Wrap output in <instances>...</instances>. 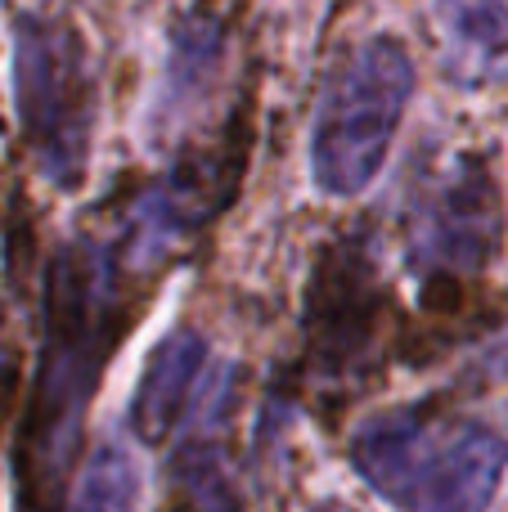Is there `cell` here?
<instances>
[{
  "mask_svg": "<svg viewBox=\"0 0 508 512\" xmlns=\"http://www.w3.org/2000/svg\"><path fill=\"white\" fill-rule=\"evenodd\" d=\"M131 252L72 239L45 265L41 351L14 436V512H68L90 405L113 355L149 310Z\"/></svg>",
  "mask_w": 508,
  "mask_h": 512,
  "instance_id": "1",
  "label": "cell"
},
{
  "mask_svg": "<svg viewBox=\"0 0 508 512\" xmlns=\"http://www.w3.org/2000/svg\"><path fill=\"white\" fill-rule=\"evenodd\" d=\"M351 468L396 512H486L508 472V436L455 409L401 405L356 427Z\"/></svg>",
  "mask_w": 508,
  "mask_h": 512,
  "instance_id": "2",
  "label": "cell"
},
{
  "mask_svg": "<svg viewBox=\"0 0 508 512\" xmlns=\"http://www.w3.org/2000/svg\"><path fill=\"white\" fill-rule=\"evenodd\" d=\"M504 252V189L482 153L428 171L405 207V265L428 315H464Z\"/></svg>",
  "mask_w": 508,
  "mask_h": 512,
  "instance_id": "3",
  "label": "cell"
},
{
  "mask_svg": "<svg viewBox=\"0 0 508 512\" xmlns=\"http://www.w3.org/2000/svg\"><path fill=\"white\" fill-rule=\"evenodd\" d=\"M414 95V59L396 36H369L333 68L311 131V176L329 198H356L378 180Z\"/></svg>",
  "mask_w": 508,
  "mask_h": 512,
  "instance_id": "4",
  "label": "cell"
},
{
  "mask_svg": "<svg viewBox=\"0 0 508 512\" xmlns=\"http://www.w3.org/2000/svg\"><path fill=\"white\" fill-rule=\"evenodd\" d=\"M14 104L41 176L63 194H77L95 149V72L68 18H14Z\"/></svg>",
  "mask_w": 508,
  "mask_h": 512,
  "instance_id": "5",
  "label": "cell"
},
{
  "mask_svg": "<svg viewBox=\"0 0 508 512\" xmlns=\"http://www.w3.org/2000/svg\"><path fill=\"white\" fill-rule=\"evenodd\" d=\"M396 301L369 234L351 230L315 252L302 301V382L320 396L351 391L378 369Z\"/></svg>",
  "mask_w": 508,
  "mask_h": 512,
  "instance_id": "6",
  "label": "cell"
},
{
  "mask_svg": "<svg viewBox=\"0 0 508 512\" xmlns=\"http://www.w3.org/2000/svg\"><path fill=\"white\" fill-rule=\"evenodd\" d=\"M234 378H212L203 418L167 459V512H243V481L230 454Z\"/></svg>",
  "mask_w": 508,
  "mask_h": 512,
  "instance_id": "7",
  "label": "cell"
},
{
  "mask_svg": "<svg viewBox=\"0 0 508 512\" xmlns=\"http://www.w3.org/2000/svg\"><path fill=\"white\" fill-rule=\"evenodd\" d=\"M212 373H207V342L189 328L167 333L153 346L149 364L140 373V387L131 396V432L144 445H167L171 432L203 405Z\"/></svg>",
  "mask_w": 508,
  "mask_h": 512,
  "instance_id": "8",
  "label": "cell"
},
{
  "mask_svg": "<svg viewBox=\"0 0 508 512\" xmlns=\"http://www.w3.org/2000/svg\"><path fill=\"white\" fill-rule=\"evenodd\" d=\"M216 68H221V23H212L207 14H185L171 27V59L158 113L176 117L185 108H194L212 90Z\"/></svg>",
  "mask_w": 508,
  "mask_h": 512,
  "instance_id": "9",
  "label": "cell"
},
{
  "mask_svg": "<svg viewBox=\"0 0 508 512\" xmlns=\"http://www.w3.org/2000/svg\"><path fill=\"white\" fill-rule=\"evenodd\" d=\"M455 54L473 68L508 63V0H437Z\"/></svg>",
  "mask_w": 508,
  "mask_h": 512,
  "instance_id": "10",
  "label": "cell"
},
{
  "mask_svg": "<svg viewBox=\"0 0 508 512\" xmlns=\"http://www.w3.org/2000/svg\"><path fill=\"white\" fill-rule=\"evenodd\" d=\"M135 504H140V468L131 450L117 441L99 445L68 512H135Z\"/></svg>",
  "mask_w": 508,
  "mask_h": 512,
  "instance_id": "11",
  "label": "cell"
},
{
  "mask_svg": "<svg viewBox=\"0 0 508 512\" xmlns=\"http://www.w3.org/2000/svg\"><path fill=\"white\" fill-rule=\"evenodd\" d=\"M0 373H5V346H0Z\"/></svg>",
  "mask_w": 508,
  "mask_h": 512,
  "instance_id": "12",
  "label": "cell"
}]
</instances>
